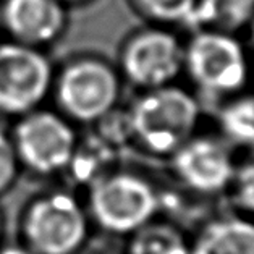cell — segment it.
I'll list each match as a JSON object with an SVG mask.
<instances>
[{"label":"cell","instance_id":"19","mask_svg":"<svg viewBox=\"0 0 254 254\" xmlns=\"http://www.w3.org/2000/svg\"><path fill=\"white\" fill-rule=\"evenodd\" d=\"M251 39H253V46H254V20L251 21Z\"/></svg>","mask_w":254,"mask_h":254},{"label":"cell","instance_id":"3","mask_svg":"<svg viewBox=\"0 0 254 254\" xmlns=\"http://www.w3.org/2000/svg\"><path fill=\"white\" fill-rule=\"evenodd\" d=\"M84 204L91 224L105 233L129 237L159 215L160 194L139 173L110 170L92 178Z\"/></svg>","mask_w":254,"mask_h":254},{"label":"cell","instance_id":"10","mask_svg":"<svg viewBox=\"0 0 254 254\" xmlns=\"http://www.w3.org/2000/svg\"><path fill=\"white\" fill-rule=\"evenodd\" d=\"M0 15L11 41L41 51L57 42L66 28L62 0H5Z\"/></svg>","mask_w":254,"mask_h":254},{"label":"cell","instance_id":"1","mask_svg":"<svg viewBox=\"0 0 254 254\" xmlns=\"http://www.w3.org/2000/svg\"><path fill=\"white\" fill-rule=\"evenodd\" d=\"M201 115L199 99L173 83L141 91L128 109L127 127L144 151L170 157L197 133Z\"/></svg>","mask_w":254,"mask_h":254},{"label":"cell","instance_id":"2","mask_svg":"<svg viewBox=\"0 0 254 254\" xmlns=\"http://www.w3.org/2000/svg\"><path fill=\"white\" fill-rule=\"evenodd\" d=\"M123 78L117 65L97 55H79L54 71L51 96L55 110L75 125L101 123L122 97Z\"/></svg>","mask_w":254,"mask_h":254},{"label":"cell","instance_id":"7","mask_svg":"<svg viewBox=\"0 0 254 254\" xmlns=\"http://www.w3.org/2000/svg\"><path fill=\"white\" fill-rule=\"evenodd\" d=\"M185 44L164 28L136 31L120 49L119 68L123 83L139 91L177 83L183 73Z\"/></svg>","mask_w":254,"mask_h":254},{"label":"cell","instance_id":"13","mask_svg":"<svg viewBox=\"0 0 254 254\" xmlns=\"http://www.w3.org/2000/svg\"><path fill=\"white\" fill-rule=\"evenodd\" d=\"M191 240L182 228L156 217L128 237L125 254H190Z\"/></svg>","mask_w":254,"mask_h":254},{"label":"cell","instance_id":"15","mask_svg":"<svg viewBox=\"0 0 254 254\" xmlns=\"http://www.w3.org/2000/svg\"><path fill=\"white\" fill-rule=\"evenodd\" d=\"M228 191L240 212L254 217V152L237 162V170Z\"/></svg>","mask_w":254,"mask_h":254},{"label":"cell","instance_id":"14","mask_svg":"<svg viewBox=\"0 0 254 254\" xmlns=\"http://www.w3.org/2000/svg\"><path fill=\"white\" fill-rule=\"evenodd\" d=\"M147 18L160 24H190L196 0H134Z\"/></svg>","mask_w":254,"mask_h":254},{"label":"cell","instance_id":"17","mask_svg":"<svg viewBox=\"0 0 254 254\" xmlns=\"http://www.w3.org/2000/svg\"><path fill=\"white\" fill-rule=\"evenodd\" d=\"M0 254H34V253L21 241V243H10L0 246Z\"/></svg>","mask_w":254,"mask_h":254},{"label":"cell","instance_id":"21","mask_svg":"<svg viewBox=\"0 0 254 254\" xmlns=\"http://www.w3.org/2000/svg\"><path fill=\"white\" fill-rule=\"evenodd\" d=\"M102 254H117V253H102Z\"/></svg>","mask_w":254,"mask_h":254},{"label":"cell","instance_id":"4","mask_svg":"<svg viewBox=\"0 0 254 254\" xmlns=\"http://www.w3.org/2000/svg\"><path fill=\"white\" fill-rule=\"evenodd\" d=\"M91 219L86 204L66 190L31 199L21 215V241L34 254H78L88 243Z\"/></svg>","mask_w":254,"mask_h":254},{"label":"cell","instance_id":"11","mask_svg":"<svg viewBox=\"0 0 254 254\" xmlns=\"http://www.w3.org/2000/svg\"><path fill=\"white\" fill-rule=\"evenodd\" d=\"M190 254H254V217L243 212L214 217L191 238Z\"/></svg>","mask_w":254,"mask_h":254},{"label":"cell","instance_id":"6","mask_svg":"<svg viewBox=\"0 0 254 254\" xmlns=\"http://www.w3.org/2000/svg\"><path fill=\"white\" fill-rule=\"evenodd\" d=\"M10 134L21 169L38 177H54L70 169L79 146L75 123L55 109L39 107L18 117Z\"/></svg>","mask_w":254,"mask_h":254},{"label":"cell","instance_id":"12","mask_svg":"<svg viewBox=\"0 0 254 254\" xmlns=\"http://www.w3.org/2000/svg\"><path fill=\"white\" fill-rule=\"evenodd\" d=\"M254 20V0H196L190 26L235 34Z\"/></svg>","mask_w":254,"mask_h":254},{"label":"cell","instance_id":"5","mask_svg":"<svg viewBox=\"0 0 254 254\" xmlns=\"http://www.w3.org/2000/svg\"><path fill=\"white\" fill-rule=\"evenodd\" d=\"M183 73L199 91L215 101L238 97L250 79V62L235 34L194 29L185 44Z\"/></svg>","mask_w":254,"mask_h":254},{"label":"cell","instance_id":"8","mask_svg":"<svg viewBox=\"0 0 254 254\" xmlns=\"http://www.w3.org/2000/svg\"><path fill=\"white\" fill-rule=\"evenodd\" d=\"M54 66L41 49L0 44V114L21 117L51 96Z\"/></svg>","mask_w":254,"mask_h":254},{"label":"cell","instance_id":"18","mask_svg":"<svg viewBox=\"0 0 254 254\" xmlns=\"http://www.w3.org/2000/svg\"><path fill=\"white\" fill-rule=\"evenodd\" d=\"M2 230H3V219H2V212H0V238H2Z\"/></svg>","mask_w":254,"mask_h":254},{"label":"cell","instance_id":"16","mask_svg":"<svg viewBox=\"0 0 254 254\" xmlns=\"http://www.w3.org/2000/svg\"><path fill=\"white\" fill-rule=\"evenodd\" d=\"M21 170L11 134L0 129V196L16 183Z\"/></svg>","mask_w":254,"mask_h":254},{"label":"cell","instance_id":"22","mask_svg":"<svg viewBox=\"0 0 254 254\" xmlns=\"http://www.w3.org/2000/svg\"><path fill=\"white\" fill-rule=\"evenodd\" d=\"M71 2H75V0H71Z\"/></svg>","mask_w":254,"mask_h":254},{"label":"cell","instance_id":"20","mask_svg":"<svg viewBox=\"0 0 254 254\" xmlns=\"http://www.w3.org/2000/svg\"><path fill=\"white\" fill-rule=\"evenodd\" d=\"M0 29H2V15H0Z\"/></svg>","mask_w":254,"mask_h":254},{"label":"cell","instance_id":"9","mask_svg":"<svg viewBox=\"0 0 254 254\" xmlns=\"http://www.w3.org/2000/svg\"><path fill=\"white\" fill-rule=\"evenodd\" d=\"M169 160L178 182L202 196L230 190L237 170V160L227 139L199 131L180 146Z\"/></svg>","mask_w":254,"mask_h":254}]
</instances>
